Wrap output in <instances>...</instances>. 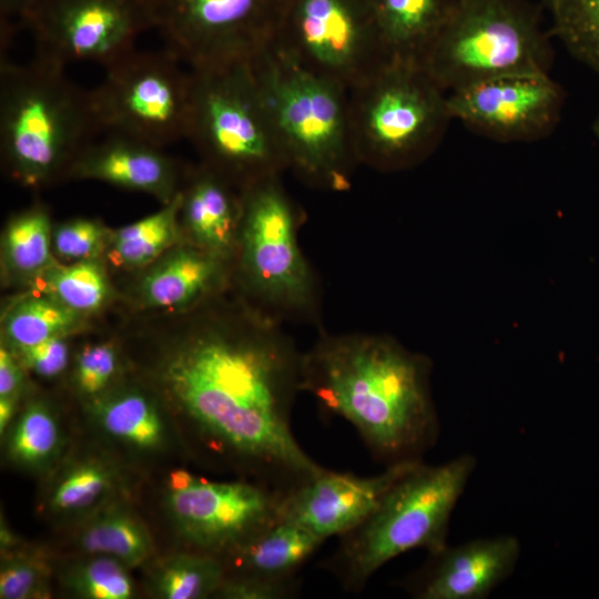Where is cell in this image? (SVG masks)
<instances>
[{
  "label": "cell",
  "instance_id": "obj_1",
  "mask_svg": "<svg viewBox=\"0 0 599 599\" xmlns=\"http://www.w3.org/2000/svg\"><path fill=\"white\" fill-rule=\"evenodd\" d=\"M159 379L210 465L283 494L326 470L294 436L302 354L272 319L194 331L162 359Z\"/></svg>",
  "mask_w": 599,
  "mask_h": 599
},
{
  "label": "cell",
  "instance_id": "obj_2",
  "mask_svg": "<svg viewBox=\"0 0 599 599\" xmlns=\"http://www.w3.org/2000/svg\"><path fill=\"white\" fill-rule=\"evenodd\" d=\"M430 361L388 336H324L302 355L301 389L351 423L386 466L423 460L437 440Z\"/></svg>",
  "mask_w": 599,
  "mask_h": 599
},
{
  "label": "cell",
  "instance_id": "obj_3",
  "mask_svg": "<svg viewBox=\"0 0 599 599\" xmlns=\"http://www.w3.org/2000/svg\"><path fill=\"white\" fill-rule=\"evenodd\" d=\"M64 69L37 57L24 64L0 59L1 154L11 175L28 186L68 174L102 131L90 91Z\"/></svg>",
  "mask_w": 599,
  "mask_h": 599
},
{
  "label": "cell",
  "instance_id": "obj_4",
  "mask_svg": "<svg viewBox=\"0 0 599 599\" xmlns=\"http://www.w3.org/2000/svg\"><path fill=\"white\" fill-rule=\"evenodd\" d=\"M476 465L469 454L436 466L418 463L362 524L338 537L323 568L344 590L358 592L393 558L414 549L433 554L445 548L451 514Z\"/></svg>",
  "mask_w": 599,
  "mask_h": 599
},
{
  "label": "cell",
  "instance_id": "obj_5",
  "mask_svg": "<svg viewBox=\"0 0 599 599\" xmlns=\"http://www.w3.org/2000/svg\"><path fill=\"white\" fill-rule=\"evenodd\" d=\"M288 167L314 186L351 185L354 153L348 90L300 67L274 45L252 60Z\"/></svg>",
  "mask_w": 599,
  "mask_h": 599
},
{
  "label": "cell",
  "instance_id": "obj_6",
  "mask_svg": "<svg viewBox=\"0 0 599 599\" xmlns=\"http://www.w3.org/2000/svg\"><path fill=\"white\" fill-rule=\"evenodd\" d=\"M187 140L241 190L288 167L252 61L190 69Z\"/></svg>",
  "mask_w": 599,
  "mask_h": 599
},
{
  "label": "cell",
  "instance_id": "obj_7",
  "mask_svg": "<svg viewBox=\"0 0 599 599\" xmlns=\"http://www.w3.org/2000/svg\"><path fill=\"white\" fill-rule=\"evenodd\" d=\"M447 95L422 64L385 62L348 90L357 162L388 172L423 162L439 145L453 120Z\"/></svg>",
  "mask_w": 599,
  "mask_h": 599
},
{
  "label": "cell",
  "instance_id": "obj_8",
  "mask_svg": "<svg viewBox=\"0 0 599 599\" xmlns=\"http://www.w3.org/2000/svg\"><path fill=\"white\" fill-rule=\"evenodd\" d=\"M525 0H458L422 65L447 92L517 73H549L554 50Z\"/></svg>",
  "mask_w": 599,
  "mask_h": 599
},
{
  "label": "cell",
  "instance_id": "obj_9",
  "mask_svg": "<svg viewBox=\"0 0 599 599\" xmlns=\"http://www.w3.org/2000/svg\"><path fill=\"white\" fill-rule=\"evenodd\" d=\"M169 52L136 49L104 68L90 91L102 131L162 148L187 138L190 71Z\"/></svg>",
  "mask_w": 599,
  "mask_h": 599
},
{
  "label": "cell",
  "instance_id": "obj_10",
  "mask_svg": "<svg viewBox=\"0 0 599 599\" xmlns=\"http://www.w3.org/2000/svg\"><path fill=\"white\" fill-rule=\"evenodd\" d=\"M297 217L278 175L242 190L238 248L250 291L276 313L314 307V281L296 240Z\"/></svg>",
  "mask_w": 599,
  "mask_h": 599
},
{
  "label": "cell",
  "instance_id": "obj_11",
  "mask_svg": "<svg viewBox=\"0 0 599 599\" xmlns=\"http://www.w3.org/2000/svg\"><path fill=\"white\" fill-rule=\"evenodd\" d=\"M273 45L347 90L387 62L367 0H282Z\"/></svg>",
  "mask_w": 599,
  "mask_h": 599
},
{
  "label": "cell",
  "instance_id": "obj_12",
  "mask_svg": "<svg viewBox=\"0 0 599 599\" xmlns=\"http://www.w3.org/2000/svg\"><path fill=\"white\" fill-rule=\"evenodd\" d=\"M283 493L256 481H214L175 469L164 505L185 549L222 559L280 519Z\"/></svg>",
  "mask_w": 599,
  "mask_h": 599
},
{
  "label": "cell",
  "instance_id": "obj_13",
  "mask_svg": "<svg viewBox=\"0 0 599 599\" xmlns=\"http://www.w3.org/2000/svg\"><path fill=\"white\" fill-rule=\"evenodd\" d=\"M165 49L190 69L252 61L274 44L282 0H156Z\"/></svg>",
  "mask_w": 599,
  "mask_h": 599
},
{
  "label": "cell",
  "instance_id": "obj_14",
  "mask_svg": "<svg viewBox=\"0 0 599 599\" xmlns=\"http://www.w3.org/2000/svg\"><path fill=\"white\" fill-rule=\"evenodd\" d=\"M156 20V0H37L26 28L37 58L63 68L74 62L105 68L135 50Z\"/></svg>",
  "mask_w": 599,
  "mask_h": 599
},
{
  "label": "cell",
  "instance_id": "obj_15",
  "mask_svg": "<svg viewBox=\"0 0 599 599\" xmlns=\"http://www.w3.org/2000/svg\"><path fill=\"white\" fill-rule=\"evenodd\" d=\"M566 93L549 73H517L471 84L447 95L453 120L498 142H532L560 122Z\"/></svg>",
  "mask_w": 599,
  "mask_h": 599
},
{
  "label": "cell",
  "instance_id": "obj_16",
  "mask_svg": "<svg viewBox=\"0 0 599 599\" xmlns=\"http://www.w3.org/2000/svg\"><path fill=\"white\" fill-rule=\"evenodd\" d=\"M420 461L392 464L380 474L369 477L326 469L283 495L280 519L323 540L339 537L362 524L389 488Z\"/></svg>",
  "mask_w": 599,
  "mask_h": 599
},
{
  "label": "cell",
  "instance_id": "obj_17",
  "mask_svg": "<svg viewBox=\"0 0 599 599\" xmlns=\"http://www.w3.org/2000/svg\"><path fill=\"white\" fill-rule=\"evenodd\" d=\"M520 554L512 535L447 545L429 554L400 587L416 599H485L514 572Z\"/></svg>",
  "mask_w": 599,
  "mask_h": 599
},
{
  "label": "cell",
  "instance_id": "obj_18",
  "mask_svg": "<svg viewBox=\"0 0 599 599\" xmlns=\"http://www.w3.org/2000/svg\"><path fill=\"white\" fill-rule=\"evenodd\" d=\"M68 175L149 193L164 204L180 192L176 163L162 148L120 134L90 144Z\"/></svg>",
  "mask_w": 599,
  "mask_h": 599
},
{
  "label": "cell",
  "instance_id": "obj_19",
  "mask_svg": "<svg viewBox=\"0 0 599 599\" xmlns=\"http://www.w3.org/2000/svg\"><path fill=\"white\" fill-rule=\"evenodd\" d=\"M87 408L99 435L133 456L153 457L172 444L173 429L163 409L140 388L112 387Z\"/></svg>",
  "mask_w": 599,
  "mask_h": 599
},
{
  "label": "cell",
  "instance_id": "obj_20",
  "mask_svg": "<svg viewBox=\"0 0 599 599\" xmlns=\"http://www.w3.org/2000/svg\"><path fill=\"white\" fill-rule=\"evenodd\" d=\"M47 478L41 499L43 511L74 524L122 497L124 489L120 465L102 453L65 455Z\"/></svg>",
  "mask_w": 599,
  "mask_h": 599
},
{
  "label": "cell",
  "instance_id": "obj_21",
  "mask_svg": "<svg viewBox=\"0 0 599 599\" xmlns=\"http://www.w3.org/2000/svg\"><path fill=\"white\" fill-rule=\"evenodd\" d=\"M207 165H203L181 190L180 220L193 245L227 261L238 246L242 191Z\"/></svg>",
  "mask_w": 599,
  "mask_h": 599
},
{
  "label": "cell",
  "instance_id": "obj_22",
  "mask_svg": "<svg viewBox=\"0 0 599 599\" xmlns=\"http://www.w3.org/2000/svg\"><path fill=\"white\" fill-rule=\"evenodd\" d=\"M324 541L292 522L278 519L221 560L229 576L298 582V571Z\"/></svg>",
  "mask_w": 599,
  "mask_h": 599
},
{
  "label": "cell",
  "instance_id": "obj_23",
  "mask_svg": "<svg viewBox=\"0 0 599 599\" xmlns=\"http://www.w3.org/2000/svg\"><path fill=\"white\" fill-rule=\"evenodd\" d=\"M458 0H367L386 61L423 63Z\"/></svg>",
  "mask_w": 599,
  "mask_h": 599
},
{
  "label": "cell",
  "instance_id": "obj_24",
  "mask_svg": "<svg viewBox=\"0 0 599 599\" xmlns=\"http://www.w3.org/2000/svg\"><path fill=\"white\" fill-rule=\"evenodd\" d=\"M224 264L225 261L194 245L175 248L142 278L141 300L156 308L190 305L221 284Z\"/></svg>",
  "mask_w": 599,
  "mask_h": 599
},
{
  "label": "cell",
  "instance_id": "obj_25",
  "mask_svg": "<svg viewBox=\"0 0 599 599\" xmlns=\"http://www.w3.org/2000/svg\"><path fill=\"white\" fill-rule=\"evenodd\" d=\"M74 542L81 554L113 557L129 568L154 557L152 535L133 508L116 498L75 524Z\"/></svg>",
  "mask_w": 599,
  "mask_h": 599
},
{
  "label": "cell",
  "instance_id": "obj_26",
  "mask_svg": "<svg viewBox=\"0 0 599 599\" xmlns=\"http://www.w3.org/2000/svg\"><path fill=\"white\" fill-rule=\"evenodd\" d=\"M3 436L7 459L31 474L48 476L65 456L64 426L42 399L29 400L19 409Z\"/></svg>",
  "mask_w": 599,
  "mask_h": 599
},
{
  "label": "cell",
  "instance_id": "obj_27",
  "mask_svg": "<svg viewBox=\"0 0 599 599\" xmlns=\"http://www.w3.org/2000/svg\"><path fill=\"white\" fill-rule=\"evenodd\" d=\"M224 576L225 568L220 558L184 549L154 564L148 585L156 598H214Z\"/></svg>",
  "mask_w": 599,
  "mask_h": 599
},
{
  "label": "cell",
  "instance_id": "obj_28",
  "mask_svg": "<svg viewBox=\"0 0 599 599\" xmlns=\"http://www.w3.org/2000/svg\"><path fill=\"white\" fill-rule=\"evenodd\" d=\"M180 192L154 214L111 232L109 245L114 261L122 266L140 267L154 261L180 235Z\"/></svg>",
  "mask_w": 599,
  "mask_h": 599
},
{
  "label": "cell",
  "instance_id": "obj_29",
  "mask_svg": "<svg viewBox=\"0 0 599 599\" xmlns=\"http://www.w3.org/2000/svg\"><path fill=\"white\" fill-rule=\"evenodd\" d=\"M81 316L49 295L26 297L4 317V344L18 348L65 337L81 325Z\"/></svg>",
  "mask_w": 599,
  "mask_h": 599
},
{
  "label": "cell",
  "instance_id": "obj_30",
  "mask_svg": "<svg viewBox=\"0 0 599 599\" xmlns=\"http://www.w3.org/2000/svg\"><path fill=\"white\" fill-rule=\"evenodd\" d=\"M549 34L579 62L599 73V0H541Z\"/></svg>",
  "mask_w": 599,
  "mask_h": 599
},
{
  "label": "cell",
  "instance_id": "obj_31",
  "mask_svg": "<svg viewBox=\"0 0 599 599\" xmlns=\"http://www.w3.org/2000/svg\"><path fill=\"white\" fill-rule=\"evenodd\" d=\"M50 235V219L43 207L33 206L16 215L4 230L6 266L22 276L42 273L53 265Z\"/></svg>",
  "mask_w": 599,
  "mask_h": 599
},
{
  "label": "cell",
  "instance_id": "obj_32",
  "mask_svg": "<svg viewBox=\"0 0 599 599\" xmlns=\"http://www.w3.org/2000/svg\"><path fill=\"white\" fill-rule=\"evenodd\" d=\"M126 565L98 554H82L65 565L60 573L61 586L82 599H131L135 583Z\"/></svg>",
  "mask_w": 599,
  "mask_h": 599
},
{
  "label": "cell",
  "instance_id": "obj_33",
  "mask_svg": "<svg viewBox=\"0 0 599 599\" xmlns=\"http://www.w3.org/2000/svg\"><path fill=\"white\" fill-rule=\"evenodd\" d=\"M39 275L45 295L80 314L99 309L110 296L105 272L95 258L53 264Z\"/></svg>",
  "mask_w": 599,
  "mask_h": 599
},
{
  "label": "cell",
  "instance_id": "obj_34",
  "mask_svg": "<svg viewBox=\"0 0 599 599\" xmlns=\"http://www.w3.org/2000/svg\"><path fill=\"white\" fill-rule=\"evenodd\" d=\"M52 561L49 554L24 542L1 551L0 598L43 599L51 595Z\"/></svg>",
  "mask_w": 599,
  "mask_h": 599
},
{
  "label": "cell",
  "instance_id": "obj_35",
  "mask_svg": "<svg viewBox=\"0 0 599 599\" xmlns=\"http://www.w3.org/2000/svg\"><path fill=\"white\" fill-rule=\"evenodd\" d=\"M119 366V355L112 344L98 343L84 346L75 357L72 372V383L77 393L87 403L102 396L112 388Z\"/></svg>",
  "mask_w": 599,
  "mask_h": 599
},
{
  "label": "cell",
  "instance_id": "obj_36",
  "mask_svg": "<svg viewBox=\"0 0 599 599\" xmlns=\"http://www.w3.org/2000/svg\"><path fill=\"white\" fill-rule=\"evenodd\" d=\"M110 235L111 232L99 221L75 219L54 229L53 247L65 260H92L109 245Z\"/></svg>",
  "mask_w": 599,
  "mask_h": 599
},
{
  "label": "cell",
  "instance_id": "obj_37",
  "mask_svg": "<svg viewBox=\"0 0 599 599\" xmlns=\"http://www.w3.org/2000/svg\"><path fill=\"white\" fill-rule=\"evenodd\" d=\"M10 349L26 370L42 378L61 375L69 364V345L64 337H52L31 346Z\"/></svg>",
  "mask_w": 599,
  "mask_h": 599
},
{
  "label": "cell",
  "instance_id": "obj_38",
  "mask_svg": "<svg viewBox=\"0 0 599 599\" xmlns=\"http://www.w3.org/2000/svg\"><path fill=\"white\" fill-rule=\"evenodd\" d=\"M297 590L298 582H272L255 578L225 575L214 598L284 599L296 595Z\"/></svg>",
  "mask_w": 599,
  "mask_h": 599
},
{
  "label": "cell",
  "instance_id": "obj_39",
  "mask_svg": "<svg viewBox=\"0 0 599 599\" xmlns=\"http://www.w3.org/2000/svg\"><path fill=\"white\" fill-rule=\"evenodd\" d=\"M37 0H0L1 52L7 50L20 28H26Z\"/></svg>",
  "mask_w": 599,
  "mask_h": 599
},
{
  "label": "cell",
  "instance_id": "obj_40",
  "mask_svg": "<svg viewBox=\"0 0 599 599\" xmlns=\"http://www.w3.org/2000/svg\"><path fill=\"white\" fill-rule=\"evenodd\" d=\"M26 368L6 345L0 347V397L20 398L24 386Z\"/></svg>",
  "mask_w": 599,
  "mask_h": 599
},
{
  "label": "cell",
  "instance_id": "obj_41",
  "mask_svg": "<svg viewBox=\"0 0 599 599\" xmlns=\"http://www.w3.org/2000/svg\"><path fill=\"white\" fill-rule=\"evenodd\" d=\"M19 400L16 397H0V434L4 435L19 412Z\"/></svg>",
  "mask_w": 599,
  "mask_h": 599
},
{
  "label": "cell",
  "instance_id": "obj_42",
  "mask_svg": "<svg viewBox=\"0 0 599 599\" xmlns=\"http://www.w3.org/2000/svg\"><path fill=\"white\" fill-rule=\"evenodd\" d=\"M592 132L595 133L596 138L599 140V114L597 115V118L593 121Z\"/></svg>",
  "mask_w": 599,
  "mask_h": 599
}]
</instances>
